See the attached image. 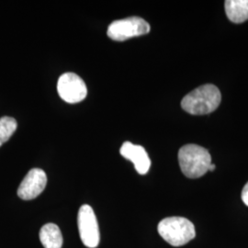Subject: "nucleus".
Instances as JSON below:
<instances>
[{
	"label": "nucleus",
	"mask_w": 248,
	"mask_h": 248,
	"mask_svg": "<svg viewBox=\"0 0 248 248\" xmlns=\"http://www.w3.org/2000/svg\"><path fill=\"white\" fill-rule=\"evenodd\" d=\"M222 95L219 89L212 84L201 86L186 95L181 107L191 115H204L213 112L221 103Z\"/></svg>",
	"instance_id": "obj_1"
},
{
	"label": "nucleus",
	"mask_w": 248,
	"mask_h": 248,
	"mask_svg": "<svg viewBox=\"0 0 248 248\" xmlns=\"http://www.w3.org/2000/svg\"><path fill=\"white\" fill-rule=\"evenodd\" d=\"M178 162L182 173L189 178L202 177L212 164V156L207 149L197 144H186L178 152Z\"/></svg>",
	"instance_id": "obj_2"
},
{
	"label": "nucleus",
	"mask_w": 248,
	"mask_h": 248,
	"mask_svg": "<svg viewBox=\"0 0 248 248\" xmlns=\"http://www.w3.org/2000/svg\"><path fill=\"white\" fill-rule=\"evenodd\" d=\"M160 236L173 247H181L195 237V226L184 217H168L157 226Z\"/></svg>",
	"instance_id": "obj_3"
},
{
	"label": "nucleus",
	"mask_w": 248,
	"mask_h": 248,
	"mask_svg": "<svg viewBox=\"0 0 248 248\" xmlns=\"http://www.w3.org/2000/svg\"><path fill=\"white\" fill-rule=\"evenodd\" d=\"M150 31L149 23L140 17H130L114 20L107 31L108 36L118 42H124L130 38L147 34Z\"/></svg>",
	"instance_id": "obj_4"
},
{
	"label": "nucleus",
	"mask_w": 248,
	"mask_h": 248,
	"mask_svg": "<svg viewBox=\"0 0 248 248\" xmlns=\"http://www.w3.org/2000/svg\"><path fill=\"white\" fill-rule=\"evenodd\" d=\"M78 224L82 243L87 248H97L100 239L98 221L93 209L88 204L80 207Z\"/></svg>",
	"instance_id": "obj_5"
},
{
	"label": "nucleus",
	"mask_w": 248,
	"mask_h": 248,
	"mask_svg": "<svg viewBox=\"0 0 248 248\" xmlns=\"http://www.w3.org/2000/svg\"><path fill=\"white\" fill-rule=\"evenodd\" d=\"M57 90L60 98L68 103H78L88 95L87 85L75 73H64L59 78Z\"/></svg>",
	"instance_id": "obj_6"
},
{
	"label": "nucleus",
	"mask_w": 248,
	"mask_h": 248,
	"mask_svg": "<svg viewBox=\"0 0 248 248\" xmlns=\"http://www.w3.org/2000/svg\"><path fill=\"white\" fill-rule=\"evenodd\" d=\"M46 184L47 177L45 171L40 169H31L18 186V196L24 201L33 200L45 190Z\"/></svg>",
	"instance_id": "obj_7"
},
{
	"label": "nucleus",
	"mask_w": 248,
	"mask_h": 248,
	"mask_svg": "<svg viewBox=\"0 0 248 248\" xmlns=\"http://www.w3.org/2000/svg\"><path fill=\"white\" fill-rule=\"evenodd\" d=\"M120 153L124 158L133 162L135 170L140 175H145L149 171L150 157L147 152L141 145L133 144L131 142H124Z\"/></svg>",
	"instance_id": "obj_8"
},
{
	"label": "nucleus",
	"mask_w": 248,
	"mask_h": 248,
	"mask_svg": "<svg viewBox=\"0 0 248 248\" xmlns=\"http://www.w3.org/2000/svg\"><path fill=\"white\" fill-rule=\"evenodd\" d=\"M40 240L45 248H62V232L54 223H47L40 231Z\"/></svg>",
	"instance_id": "obj_9"
},
{
	"label": "nucleus",
	"mask_w": 248,
	"mask_h": 248,
	"mask_svg": "<svg viewBox=\"0 0 248 248\" xmlns=\"http://www.w3.org/2000/svg\"><path fill=\"white\" fill-rule=\"evenodd\" d=\"M225 13L233 23H242L248 19V0H227L224 3Z\"/></svg>",
	"instance_id": "obj_10"
},
{
	"label": "nucleus",
	"mask_w": 248,
	"mask_h": 248,
	"mask_svg": "<svg viewBox=\"0 0 248 248\" xmlns=\"http://www.w3.org/2000/svg\"><path fill=\"white\" fill-rule=\"evenodd\" d=\"M18 124L12 117L5 116L0 118V146L9 141L13 133L16 132Z\"/></svg>",
	"instance_id": "obj_11"
},
{
	"label": "nucleus",
	"mask_w": 248,
	"mask_h": 248,
	"mask_svg": "<svg viewBox=\"0 0 248 248\" xmlns=\"http://www.w3.org/2000/svg\"><path fill=\"white\" fill-rule=\"evenodd\" d=\"M242 200H243L244 203L248 206V182L246 184V186H244V188H243Z\"/></svg>",
	"instance_id": "obj_12"
},
{
	"label": "nucleus",
	"mask_w": 248,
	"mask_h": 248,
	"mask_svg": "<svg viewBox=\"0 0 248 248\" xmlns=\"http://www.w3.org/2000/svg\"><path fill=\"white\" fill-rule=\"evenodd\" d=\"M215 169H216V166L214 164H211L209 167V171H214Z\"/></svg>",
	"instance_id": "obj_13"
}]
</instances>
